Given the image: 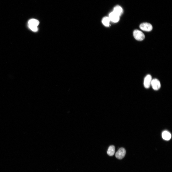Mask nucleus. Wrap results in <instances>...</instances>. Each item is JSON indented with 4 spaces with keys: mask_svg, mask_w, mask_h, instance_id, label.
Here are the masks:
<instances>
[{
    "mask_svg": "<svg viewBox=\"0 0 172 172\" xmlns=\"http://www.w3.org/2000/svg\"><path fill=\"white\" fill-rule=\"evenodd\" d=\"M39 23V22L38 20L34 19H31L28 22V27L32 30L36 32L38 30L37 26Z\"/></svg>",
    "mask_w": 172,
    "mask_h": 172,
    "instance_id": "f257e3e1",
    "label": "nucleus"
},
{
    "mask_svg": "<svg viewBox=\"0 0 172 172\" xmlns=\"http://www.w3.org/2000/svg\"><path fill=\"white\" fill-rule=\"evenodd\" d=\"M133 34L135 38L138 40H142L145 38V35L143 32L138 30H135L134 31Z\"/></svg>",
    "mask_w": 172,
    "mask_h": 172,
    "instance_id": "f03ea898",
    "label": "nucleus"
},
{
    "mask_svg": "<svg viewBox=\"0 0 172 172\" xmlns=\"http://www.w3.org/2000/svg\"><path fill=\"white\" fill-rule=\"evenodd\" d=\"M126 153L125 149L123 148H120L116 152L115 156L117 159H121L125 156Z\"/></svg>",
    "mask_w": 172,
    "mask_h": 172,
    "instance_id": "7ed1b4c3",
    "label": "nucleus"
},
{
    "mask_svg": "<svg viewBox=\"0 0 172 172\" xmlns=\"http://www.w3.org/2000/svg\"><path fill=\"white\" fill-rule=\"evenodd\" d=\"M140 27L141 29L147 32L150 31L152 29V25L150 23L147 22L141 24L140 25Z\"/></svg>",
    "mask_w": 172,
    "mask_h": 172,
    "instance_id": "20e7f679",
    "label": "nucleus"
},
{
    "mask_svg": "<svg viewBox=\"0 0 172 172\" xmlns=\"http://www.w3.org/2000/svg\"><path fill=\"white\" fill-rule=\"evenodd\" d=\"M151 85L153 89L155 90H158L161 86L160 81L156 79H154L152 80Z\"/></svg>",
    "mask_w": 172,
    "mask_h": 172,
    "instance_id": "39448f33",
    "label": "nucleus"
},
{
    "mask_svg": "<svg viewBox=\"0 0 172 172\" xmlns=\"http://www.w3.org/2000/svg\"><path fill=\"white\" fill-rule=\"evenodd\" d=\"M152 77L151 75L148 74L145 77L144 81V85L145 87L146 88L150 86L152 81Z\"/></svg>",
    "mask_w": 172,
    "mask_h": 172,
    "instance_id": "423d86ee",
    "label": "nucleus"
},
{
    "mask_svg": "<svg viewBox=\"0 0 172 172\" xmlns=\"http://www.w3.org/2000/svg\"><path fill=\"white\" fill-rule=\"evenodd\" d=\"M119 16L113 11L109 14V17L110 21L114 22H116L119 21Z\"/></svg>",
    "mask_w": 172,
    "mask_h": 172,
    "instance_id": "0eeeda50",
    "label": "nucleus"
},
{
    "mask_svg": "<svg viewBox=\"0 0 172 172\" xmlns=\"http://www.w3.org/2000/svg\"><path fill=\"white\" fill-rule=\"evenodd\" d=\"M113 12L120 16L122 13L123 10L120 6L117 5L114 8Z\"/></svg>",
    "mask_w": 172,
    "mask_h": 172,
    "instance_id": "6e6552de",
    "label": "nucleus"
},
{
    "mask_svg": "<svg viewBox=\"0 0 172 172\" xmlns=\"http://www.w3.org/2000/svg\"><path fill=\"white\" fill-rule=\"evenodd\" d=\"M162 135L164 139L167 140H169L171 137L170 133L166 131H164L162 132Z\"/></svg>",
    "mask_w": 172,
    "mask_h": 172,
    "instance_id": "1a4fd4ad",
    "label": "nucleus"
},
{
    "mask_svg": "<svg viewBox=\"0 0 172 172\" xmlns=\"http://www.w3.org/2000/svg\"><path fill=\"white\" fill-rule=\"evenodd\" d=\"M115 147L113 145L110 146L108 147L107 151V153L109 156H113L115 152Z\"/></svg>",
    "mask_w": 172,
    "mask_h": 172,
    "instance_id": "9d476101",
    "label": "nucleus"
},
{
    "mask_svg": "<svg viewBox=\"0 0 172 172\" xmlns=\"http://www.w3.org/2000/svg\"><path fill=\"white\" fill-rule=\"evenodd\" d=\"M110 20L109 17H105L103 18L102 20L103 24L105 26H108L109 25Z\"/></svg>",
    "mask_w": 172,
    "mask_h": 172,
    "instance_id": "9b49d317",
    "label": "nucleus"
}]
</instances>
